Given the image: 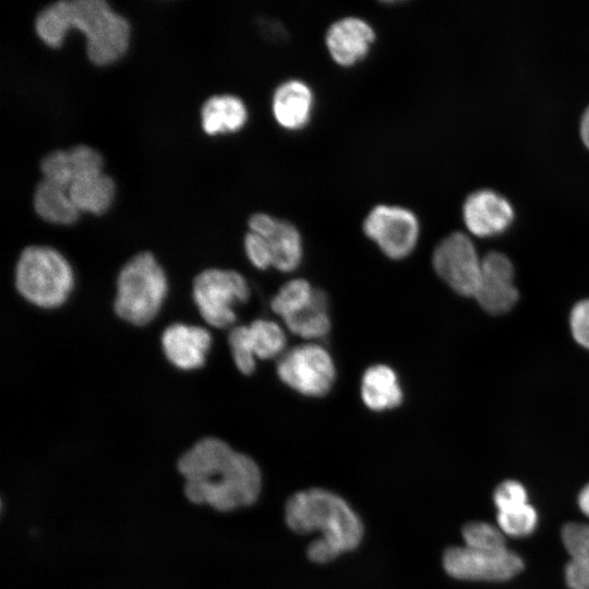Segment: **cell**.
Listing matches in <instances>:
<instances>
[{"label":"cell","mask_w":589,"mask_h":589,"mask_svg":"<svg viewBox=\"0 0 589 589\" xmlns=\"http://www.w3.org/2000/svg\"><path fill=\"white\" fill-rule=\"evenodd\" d=\"M177 467L185 479V496L219 512L252 505L261 492L257 464L214 436L196 442L179 458Z\"/></svg>","instance_id":"cell-1"},{"label":"cell","mask_w":589,"mask_h":589,"mask_svg":"<svg viewBox=\"0 0 589 589\" xmlns=\"http://www.w3.org/2000/svg\"><path fill=\"white\" fill-rule=\"evenodd\" d=\"M70 29L86 37L88 59L96 65H108L128 50L131 27L104 0H61L37 15L35 31L47 46L58 48Z\"/></svg>","instance_id":"cell-2"},{"label":"cell","mask_w":589,"mask_h":589,"mask_svg":"<svg viewBox=\"0 0 589 589\" xmlns=\"http://www.w3.org/2000/svg\"><path fill=\"white\" fill-rule=\"evenodd\" d=\"M287 526L294 532L320 530L321 539L308 546V557L318 564L354 550L363 537L359 516L339 495L324 489H309L291 495L285 507Z\"/></svg>","instance_id":"cell-3"},{"label":"cell","mask_w":589,"mask_h":589,"mask_svg":"<svg viewBox=\"0 0 589 589\" xmlns=\"http://www.w3.org/2000/svg\"><path fill=\"white\" fill-rule=\"evenodd\" d=\"M165 271L151 252L130 259L119 272L115 311L123 321L142 326L158 314L167 296Z\"/></svg>","instance_id":"cell-4"},{"label":"cell","mask_w":589,"mask_h":589,"mask_svg":"<svg viewBox=\"0 0 589 589\" xmlns=\"http://www.w3.org/2000/svg\"><path fill=\"white\" fill-rule=\"evenodd\" d=\"M74 286V274L68 260L46 245L25 248L15 267V287L29 303L55 309L69 298Z\"/></svg>","instance_id":"cell-5"},{"label":"cell","mask_w":589,"mask_h":589,"mask_svg":"<svg viewBox=\"0 0 589 589\" xmlns=\"http://www.w3.org/2000/svg\"><path fill=\"white\" fill-rule=\"evenodd\" d=\"M192 293L203 320L213 327L227 328L237 318L235 305L248 301L250 288L236 271L209 268L194 278Z\"/></svg>","instance_id":"cell-6"},{"label":"cell","mask_w":589,"mask_h":589,"mask_svg":"<svg viewBox=\"0 0 589 589\" xmlns=\"http://www.w3.org/2000/svg\"><path fill=\"white\" fill-rule=\"evenodd\" d=\"M276 370L283 383L309 397L327 394L336 376L332 356L323 346L314 342L302 344L285 352Z\"/></svg>","instance_id":"cell-7"},{"label":"cell","mask_w":589,"mask_h":589,"mask_svg":"<svg viewBox=\"0 0 589 589\" xmlns=\"http://www.w3.org/2000/svg\"><path fill=\"white\" fill-rule=\"evenodd\" d=\"M365 236L392 260L408 256L416 248L420 225L416 214L400 205L374 206L363 221Z\"/></svg>","instance_id":"cell-8"},{"label":"cell","mask_w":589,"mask_h":589,"mask_svg":"<svg viewBox=\"0 0 589 589\" xmlns=\"http://www.w3.org/2000/svg\"><path fill=\"white\" fill-rule=\"evenodd\" d=\"M472 240L456 231L445 237L435 248L432 264L436 274L458 294L473 297L481 273Z\"/></svg>","instance_id":"cell-9"},{"label":"cell","mask_w":589,"mask_h":589,"mask_svg":"<svg viewBox=\"0 0 589 589\" xmlns=\"http://www.w3.org/2000/svg\"><path fill=\"white\" fill-rule=\"evenodd\" d=\"M443 566L448 575L461 580L503 581L524 568L519 555L507 548L501 551H481L453 546L445 551Z\"/></svg>","instance_id":"cell-10"},{"label":"cell","mask_w":589,"mask_h":589,"mask_svg":"<svg viewBox=\"0 0 589 589\" xmlns=\"http://www.w3.org/2000/svg\"><path fill=\"white\" fill-rule=\"evenodd\" d=\"M514 279L512 261L501 252H489L482 257L473 298L488 313L504 314L514 308L519 298Z\"/></svg>","instance_id":"cell-11"},{"label":"cell","mask_w":589,"mask_h":589,"mask_svg":"<svg viewBox=\"0 0 589 589\" xmlns=\"http://www.w3.org/2000/svg\"><path fill=\"white\" fill-rule=\"evenodd\" d=\"M462 218L470 233L488 238L506 231L514 221L515 212L510 202L498 192L480 189L465 200Z\"/></svg>","instance_id":"cell-12"},{"label":"cell","mask_w":589,"mask_h":589,"mask_svg":"<svg viewBox=\"0 0 589 589\" xmlns=\"http://www.w3.org/2000/svg\"><path fill=\"white\" fill-rule=\"evenodd\" d=\"M249 229L267 240L273 267L287 273L300 265L303 245L294 225L265 213H256L249 220Z\"/></svg>","instance_id":"cell-13"},{"label":"cell","mask_w":589,"mask_h":589,"mask_svg":"<svg viewBox=\"0 0 589 589\" xmlns=\"http://www.w3.org/2000/svg\"><path fill=\"white\" fill-rule=\"evenodd\" d=\"M374 40L373 27L358 16H345L335 21L325 34L328 53L340 67H351L363 60Z\"/></svg>","instance_id":"cell-14"},{"label":"cell","mask_w":589,"mask_h":589,"mask_svg":"<svg viewBox=\"0 0 589 589\" xmlns=\"http://www.w3.org/2000/svg\"><path fill=\"white\" fill-rule=\"evenodd\" d=\"M212 336L207 329L183 323L169 325L161 335V347L168 361L184 371L204 365L211 349Z\"/></svg>","instance_id":"cell-15"},{"label":"cell","mask_w":589,"mask_h":589,"mask_svg":"<svg viewBox=\"0 0 589 589\" xmlns=\"http://www.w3.org/2000/svg\"><path fill=\"white\" fill-rule=\"evenodd\" d=\"M314 106L311 87L302 80L280 83L272 97V112L276 122L288 131L302 130L310 121Z\"/></svg>","instance_id":"cell-16"},{"label":"cell","mask_w":589,"mask_h":589,"mask_svg":"<svg viewBox=\"0 0 589 589\" xmlns=\"http://www.w3.org/2000/svg\"><path fill=\"white\" fill-rule=\"evenodd\" d=\"M361 398L373 411L390 410L402 402L404 393L396 372L386 364H374L361 380Z\"/></svg>","instance_id":"cell-17"},{"label":"cell","mask_w":589,"mask_h":589,"mask_svg":"<svg viewBox=\"0 0 589 589\" xmlns=\"http://www.w3.org/2000/svg\"><path fill=\"white\" fill-rule=\"evenodd\" d=\"M247 120V107L235 95L213 96L201 109L202 128L209 135L237 132L244 127Z\"/></svg>","instance_id":"cell-18"},{"label":"cell","mask_w":589,"mask_h":589,"mask_svg":"<svg viewBox=\"0 0 589 589\" xmlns=\"http://www.w3.org/2000/svg\"><path fill=\"white\" fill-rule=\"evenodd\" d=\"M34 208L44 220L57 225H71L79 219L80 211L67 189L43 179L34 192Z\"/></svg>","instance_id":"cell-19"},{"label":"cell","mask_w":589,"mask_h":589,"mask_svg":"<svg viewBox=\"0 0 589 589\" xmlns=\"http://www.w3.org/2000/svg\"><path fill=\"white\" fill-rule=\"evenodd\" d=\"M115 182L106 173L73 182L68 192L80 212L101 215L115 197Z\"/></svg>","instance_id":"cell-20"},{"label":"cell","mask_w":589,"mask_h":589,"mask_svg":"<svg viewBox=\"0 0 589 589\" xmlns=\"http://www.w3.org/2000/svg\"><path fill=\"white\" fill-rule=\"evenodd\" d=\"M327 309V297L316 289L311 304L301 312L285 318L284 322L292 334L304 339H318L327 335L330 329Z\"/></svg>","instance_id":"cell-21"},{"label":"cell","mask_w":589,"mask_h":589,"mask_svg":"<svg viewBox=\"0 0 589 589\" xmlns=\"http://www.w3.org/2000/svg\"><path fill=\"white\" fill-rule=\"evenodd\" d=\"M245 327L250 347L256 359L276 358L284 352L287 338L277 323L259 318Z\"/></svg>","instance_id":"cell-22"},{"label":"cell","mask_w":589,"mask_h":589,"mask_svg":"<svg viewBox=\"0 0 589 589\" xmlns=\"http://www.w3.org/2000/svg\"><path fill=\"white\" fill-rule=\"evenodd\" d=\"M315 290L305 279H292L274 296L271 302L272 310L283 320L288 318L311 304Z\"/></svg>","instance_id":"cell-23"},{"label":"cell","mask_w":589,"mask_h":589,"mask_svg":"<svg viewBox=\"0 0 589 589\" xmlns=\"http://www.w3.org/2000/svg\"><path fill=\"white\" fill-rule=\"evenodd\" d=\"M465 545L481 551L506 549L504 533L498 527L488 522H469L462 528Z\"/></svg>","instance_id":"cell-24"},{"label":"cell","mask_w":589,"mask_h":589,"mask_svg":"<svg viewBox=\"0 0 589 589\" xmlns=\"http://www.w3.org/2000/svg\"><path fill=\"white\" fill-rule=\"evenodd\" d=\"M67 153L72 183L103 173L104 159L95 148L87 145H76L67 149Z\"/></svg>","instance_id":"cell-25"},{"label":"cell","mask_w":589,"mask_h":589,"mask_svg":"<svg viewBox=\"0 0 589 589\" xmlns=\"http://www.w3.org/2000/svg\"><path fill=\"white\" fill-rule=\"evenodd\" d=\"M497 526L509 537L521 538L533 532L538 522V515L533 506L526 504L519 508L497 513Z\"/></svg>","instance_id":"cell-26"},{"label":"cell","mask_w":589,"mask_h":589,"mask_svg":"<svg viewBox=\"0 0 589 589\" xmlns=\"http://www.w3.org/2000/svg\"><path fill=\"white\" fill-rule=\"evenodd\" d=\"M228 342L237 369L242 374H251L255 369L256 357L250 347L245 325L233 327L229 333Z\"/></svg>","instance_id":"cell-27"},{"label":"cell","mask_w":589,"mask_h":589,"mask_svg":"<svg viewBox=\"0 0 589 589\" xmlns=\"http://www.w3.org/2000/svg\"><path fill=\"white\" fill-rule=\"evenodd\" d=\"M493 501L497 513L509 512L528 504V494L518 481L506 480L495 489Z\"/></svg>","instance_id":"cell-28"},{"label":"cell","mask_w":589,"mask_h":589,"mask_svg":"<svg viewBox=\"0 0 589 589\" xmlns=\"http://www.w3.org/2000/svg\"><path fill=\"white\" fill-rule=\"evenodd\" d=\"M561 537L570 557L589 556V525L566 524L562 528Z\"/></svg>","instance_id":"cell-29"},{"label":"cell","mask_w":589,"mask_h":589,"mask_svg":"<svg viewBox=\"0 0 589 589\" xmlns=\"http://www.w3.org/2000/svg\"><path fill=\"white\" fill-rule=\"evenodd\" d=\"M569 328L575 341L589 350V299L580 300L573 306Z\"/></svg>","instance_id":"cell-30"},{"label":"cell","mask_w":589,"mask_h":589,"mask_svg":"<svg viewBox=\"0 0 589 589\" xmlns=\"http://www.w3.org/2000/svg\"><path fill=\"white\" fill-rule=\"evenodd\" d=\"M244 251L256 268L266 269L272 266L271 249L264 237L249 231L244 237Z\"/></svg>","instance_id":"cell-31"},{"label":"cell","mask_w":589,"mask_h":589,"mask_svg":"<svg viewBox=\"0 0 589 589\" xmlns=\"http://www.w3.org/2000/svg\"><path fill=\"white\" fill-rule=\"evenodd\" d=\"M569 589H589V556L572 557L565 567Z\"/></svg>","instance_id":"cell-32"},{"label":"cell","mask_w":589,"mask_h":589,"mask_svg":"<svg viewBox=\"0 0 589 589\" xmlns=\"http://www.w3.org/2000/svg\"><path fill=\"white\" fill-rule=\"evenodd\" d=\"M579 133L584 145L589 149V106L581 116Z\"/></svg>","instance_id":"cell-33"},{"label":"cell","mask_w":589,"mask_h":589,"mask_svg":"<svg viewBox=\"0 0 589 589\" xmlns=\"http://www.w3.org/2000/svg\"><path fill=\"white\" fill-rule=\"evenodd\" d=\"M578 506L580 510L589 517V483H587L578 495Z\"/></svg>","instance_id":"cell-34"}]
</instances>
